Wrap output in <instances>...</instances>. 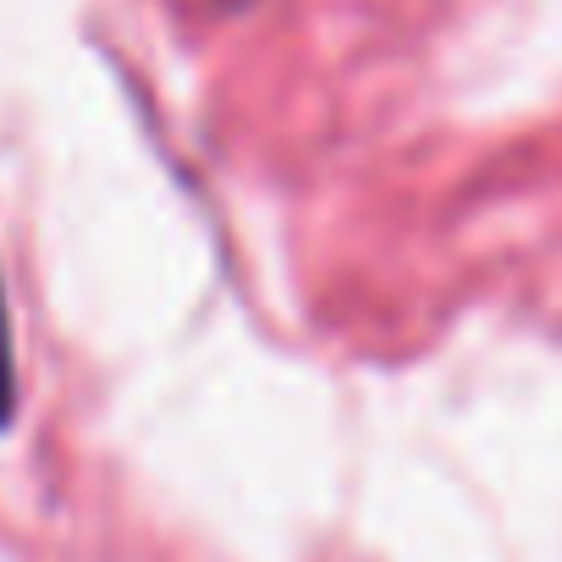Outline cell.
<instances>
[{"label":"cell","instance_id":"1","mask_svg":"<svg viewBox=\"0 0 562 562\" xmlns=\"http://www.w3.org/2000/svg\"><path fill=\"white\" fill-rule=\"evenodd\" d=\"M18 414V353H12V315H7V288H0V430Z\"/></svg>","mask_w":562,"mask_h":562}]
</instances>
